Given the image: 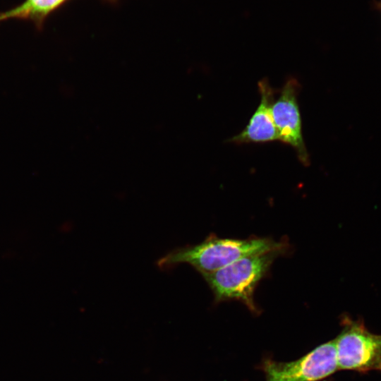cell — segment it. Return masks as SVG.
Wrapping results in <instances>:
<instances>
[{"label": "cell", "instance_id": "5b68a950", "mask_svg": "<svg viewBox=\"0 0 381 381\" xmlns=\"http://www.w3.org/2000/svg\"><path fill=\"white\" fill-rule=\"evenodd\" d=\"M299 88V83L296 78H289L279 97L272 104V114L279 140L292 147L299 161L304 165H308L309 155L302 134L301 117L298 103Z\"/></svg>", "mask_w": 381, "mask_h": 381}, {"label": "cell", "instance_id": "7a4b0ae2", "mask_svg": "<svg viewBox=\"0 0 381 381\" xmlns=\"http://www.w3.org/2000/svg\"><path fill=\"white\" fill-rule=\"evenodd\" d=\"M282 254L274 251L246 256L202 276L212 291L215 302L237 300L255 312V291L275 258Z\"/></svg>", "mask_w": 381, "mask_h": 381}, {"label": "cell", "instance_id": "6da1fadb", "mask_svg": "<svg viewBox=\"0 0 381 381\" xmlns=\"http://www.w3.org/2000/svg\"><path fill=\"white\" fill-rule=\"evenodd\" d=\"M288 244L270 238L237 239L218 238L210 234L195 245L176 248L157 262L162 271H170L181 264H188L201 275L220 270L246 256L269 252L287 251Z\"/></svg>", "mask_w": 381, "mask_h": 381}, {"label": "cell", "instance_id": "8992f818", "mask_svg": "<svg viewBox=\"0 0 381 381\" xmlns=\"http://www.w3.org/2000/svg\"><path fill=\"white\" fill-rule=\"evenodd\" d=\"M260 102L248 123L239 133L227 142L235 144L263 143L279 140V135L274 123L272 107L275 91L266 78L258 82Z\"/></svg>", "mask_w": 381, "mask_h": 381}, {"label": "cell", "instance_id": "3957f363", "mask_svg": "<svg viewBox=\"0 0 381 381\" xmlns=\"http://www.w3.org/2000/svg\"><path fill=\"white\" fill-rule=\"evenodd\" d=\"M342 325L334 339L338 369L381 372V334L371 332L361 319L344 316Z\"/></svg>", "mask_w": 381, "mask_h": 381}, {"label": "cell", "instance_id": "277c9868", "mask_svg": "<svg viewBox=\"0 0 381 381\" xmlns=\"http://www.w3.org/2000/svg\"><path fill=\"white\" fill-rule=\"evenodd\" d=\"M265 381H318L338 369L334 339L321 344L291 362L267 360L263 367Z\"/></svg>", "mask_w": 381, "mask_h": 381}, {"label": "cell", "instance_id": "52a82bcc", "mask_svg": "<svg viewBox=\"0 0 381 381\" xmlns=\"http://www.w3.org/2000/svg\"><path fill=\"white\" fill-rule=\"evenodd\" d=\"M69 0H25L22 4L6 11L0 12V23L9 19L28 20L41 30L47 18ZM116 3L118 0H104Z\"/></svg>", "mask_w": 381, "mask_h": 381}]
</instances>
